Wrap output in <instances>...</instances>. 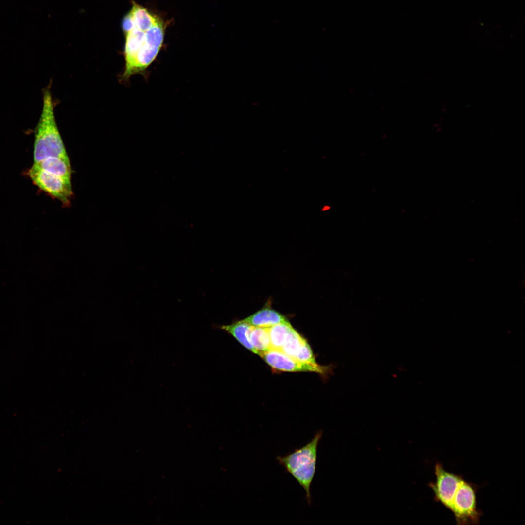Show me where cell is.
Here are the masks:
<instances>
[{
	"mask_svg": "<svg viewBox=\"0 0 525 525\" xmlns=\"http://www.w3.org/2000/svg\"><path fill=\"white\" fill-rule=\"evenodd\" d=\"M434 474L436 480L428 486L434 492L435 500L452 512L457 524H478L482 512L477 508L475 484L446 471L439 463L435 464Z\"/></svg>",
	"mask_w": 525,
	"mask_h": 525,
	"instance_id": "obj_1",
	"label": "cell"
},
{
	"mask_svg": "<svg viewBox=\"0 0 525 525\" xmlns=\"http://www.w3.org/2000/svg\"><path fill=\"white\" fill-rule=\"evenodd\" d=\"M164 26L159 23L146 30L135 28L125 34V69L122 79L127 80L136 74H143L155 61L162 47Z\"/></svg>",
	"mask_w": 525,
	"mask_h": 525,
	"instance_id": "obj_2",
	"label": "cell"
},
{
	"mask_svg": "<svg viewBox=\"0 0 525 525\" xmlns=\"http://www.w3.org/2000/svg\"><path fill=\"white\" fill-rule=\"evenodd\" d=\"M50 85L43 89V107L35 131L34 163L51 157H68L56 122Z\"/></svg>",
	"mask_w": 525,
	"mask_h": 525,
	"instance_id": "obj_3",
	"label": "cell"
},
{
	"mask_svg": "<svg viewBox=\"0 0 525 525\" xmlns=\"http://www.w3.org/2000/svg\"><path fill=\"white\" fill-rule=\"evenodd\" d=\"M322 436V431H318L304 446L285 456L277 457L278 462L303 489L309 505L312 502L311 486L315 472L317 447Z\"/></svg>",
	"mask_w": 525,
	"mask_h": 525,
	"instance_id": "obj_4",
	"label": "cell"
},
{
	"mask_svg": "<svg viewBox=\"0 0 525 525\" xmlns=\"http://www.w3.org/2000/svg\"><path fill=\"white\" fill-rule=\"evenodd\" d=\"M28 175L33 182L63 205L69 206L73 195L71 180L52 174L33 166Z\"/></svg>",
	"mask_w": 525,
	"mask_h": 525,
	"instance_id": "obj_5",
	"label": "cell"
},
{
	"mask_svg": "<svg viewBox=\"0 0 525 525\" xmlns=\"http://www.w3.org/2000/svg\"><path fill=\"white\" fill-rule=\"evenodd\" d=\"M260 356L272 368L280 371L314 372L326 376L332 374L333 369L332 365L322 366L317 363L301 362L275 350H271Z\"/></svg>",
	"mask_w": 525,
	"mask_h": 525,
	"instance_id": "obj_6",
	"label": "cell"
},
{
	"mask_svg": "<svg viewBox=\"0 0 525 525\" xmlns=\"http://www.w3.org/2000/svg\"><path fill=\"white\" fill-rule=\"evenodd\" d=\"M33 165L44 171L71 180L72 170L68 157H51L34 163Z\"/></svg>",
	"mask_w": 525,
	"mask_h": 525,
	"instance_id": "obj_7",
	"label": "cell"
},
{
	"mask_svg": "<svg viewBox=\"0 0 525 525\" xmlns=\"http://www.w3.org/2000/svg\"><path fill=\"white\" fill-rule=\"evenodd\" d=\"M243 320L252 326L263 328L288 321L284 315L269 307L263 308Z\"/></svg>",
	"mask_w": 525,
	"mask_h": 525,
	"instance_id": "obj_8",
	"label": "cell"
},
{
	"mask_svg": "<svg viewBox=\"0 0 525 525\" xmlns=\"http://www.w3.org/2000/svg\"><path fill=\"white\" fill-rule=\"evenodd\" d=\"M219 327L234 337L244 347L257 354L249 339L252 326L241 320L230 325H221Z\"/></svg>",
	"mask_w": 525,
	"mask_h": 525,
	"instance_id": "obj_9",
	"label": "cell"
},
{
	"mask_svg": "<svg viewBox=\"0 0 525 525\" xmlns=\"http://www.w3.org/2000/svg\"><path fill=\"white\" fill-rule=\"evenodd\" d=\"M295 331L288 321L268 328L271 350H280Z\"/></svg>",
	"mask_w": 525,
	"mask_h": 525,
	"instance_id": "obj_10",
	"label": "cell"
},
{
	"mask_svg": "<svg viewBox=\"0 0 525 525\" xmlns=\"http://www.w3.org/2000/svg\"><path fill=\"white\" fill-rule=\"evenodd\" d=\"M249 339L257 354L260 356L271 350L268 328L252 326Z\"/></svg>",
	"mask_w": 525,
	"mask_h": 525,
	"instance_id": "obj_11",
	"label": "cell"
},
{
	"mask_svg": "<svg viewBox=\"0 0 525 525\" xmlns=\"http://www.w3.org/2000/svg\"><path fill=\"white\" fill-rule=\"evenodd\" d=\"M130 11L136 26L141 30L148 29L160 20L158 17L152 15L145 8L135 3Z\"/></svg>",
	"mask_w": 525,
	"mask_h": 525,
	"instance_id": "obj_12",
	"label": "cell"
},
{
	"mask_svg": "<svg viewBox=\"0 0 525 525\" xmlns=\"http://www.w3.org/2000/svg\"><path fill=\"white\" fill-rule=\"evenodd\" d=\"M306 341V340L295 331L280 351L294 359Z\"/></svg>",
	"mask_w": 525,
	"mask_h": 525,
	"instance_id": "obj_13",
	"label": "cell"
},
{
	"mask_svg": "<svg viewBox=\"0 0 525 525\" xmlns=\"http://www.w3.org/2000/svg\"><path fill=\"white\" fill-rule=\"evenodd\" d=\"M294 359L301 362L317 363L312 350L307 341L305 342Z\"/></svg>",
	"mask_w": 525,
	"mask_h": 525,
	"instance_id": "obj_14",
	"label": "cell"
},
{
	"mask_svg": "<svg viewBox=\"0 0 525 525\" xmlns=\"http://www.w3.org/2000/svg\"><path fill=\"white\" fill-rule=\"evenodd\" d=\"M122 26L125 34L130 32L135 28V23L131 11L123 18Z\"/></svg>",
	"mask_w": 525,
	"mask_h": 525,
	"instance_id": "obj_15",
	"label": "cell"
}]
</instances>
